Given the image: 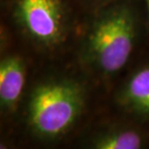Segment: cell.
Wrapping results in <instances>:
<instances>
[{
	"instance_id": "5b68a950",
	"label": "cell",
	"mask_w": 149,
	"mask_h": 149,
	"mask_svg": "<svg viewBox=\"0 0 149 149\" xmlns=\"http://www.w3.org/2000/svg\"><path fill=\"white\" fill-rule=\"evenodd\" d=\"M25 84V65L19 56L10 55L0 63V105L4 111H13Z\"/></svg>"
},
{
	"instance_id": "8992f818",
	"label": "cell",
	"mask_w": 149,
	"mask_h": 149,
	"mask_svg": "<svg viewBox=\"0 0 149 149\" xmlns=\"http://www.w3.org/2000/svg\"><path fill=\"white\" fill-rule=\"evenodd\" d=\"M145 143L146 136L138 128L111 125L93 136L89 145L95 149H139Z\"/></svg>"
},
{
	"instance_id": "6da1fadb",
	"label": "cell",
	"mask_w": 149,
	"mask_h": 149,
	"mask_svg": "<svg viewBox=\"0 0 149 149\" xmlns=\"http://www.w3.org/2000/svg\"><path fill=\"white\" fill-rule=\"evenodd\" d=\"M138 27L135 12L117 4L96 17L83 43L81 57L101 76H112L124 68L135 47Z\"/></svg>"
},
{
	"instance_id": "52a82bcc",
	"label": "cell",
	"mask_w": 149,
	"mask_h": 149,
	"mask_svg": "<svg viewBox=\"0 0 149 149\" xmlns=\"http://www.w3.org/2000/svg\"><path fill=\"white\" fill-rule=\"evenodd\" d=\"M145 6H146V11H147V16H148V20H149V0H144Z\"/></svg>"
},
{
	"instance_id": "277c9868",
	"label": "cell",
	"mask_w": 149,
	"mask_h": 149,
	"mask_svg": "<svg viewBox=\"0 0 149 149\" xmlns=\"http://www.w3.org/2000/svg\"><path fill=\"white\" fill-rule=\"evenodd\" d=\"M116 101L126 112L149 120V65L131 74L118 91Z\"/></svg>"
},
{
	"instance_id": "7a4b0ae2",
	"label": "cell",
	"mask_w": 149,
	"mask_h": 149,
	"mask_svg": "<svg viewBox=\"0 0 149 149\" xmlns=\"http://www.w3.org/2000/svg\"><path fill=\"white\" fill-rule=\"evenodd\" d=\"M84 108L85 90L79 82L68 79L47 80L31 92L28 126L42 139H58L74 126Z\"/></svg>"
},
{
	"instance_id": "3957f363",
	"label": "cell",
	"mask_w": 149,
	"mask_h": 149,
	"mask_svg": "<svg viewBox=\"0 0 149 149\" xmlns=\"http://www.w3.org/2000/svg\"><path fill=\"white\" fill-rule=\"evenodd\" d=\"M15 17L24 33L36 44L52 47L66 33V17L61 0H16Z\"/></svg>"
}]
</instances>
